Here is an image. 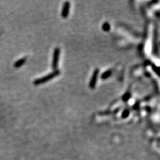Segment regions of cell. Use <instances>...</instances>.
<instances>
[{
	"mask_svg": "<svg viewBox=\"0 0 160 160\" xmlns=\"http://www.w3.org/2000/svg\"><path fill=\"white\" fill-rule=\"evenodd\" d=\"M59 74H60V71H59V70H54L53 72L50 73H49L48 75H46L45 76H43V77H41V78L36 79L34 82H33V83H34V85H41L42 84V83H46V82L50 81L52 79L55 78V77L58 76Z\"/></svg>",
	"mask_w": 160,
	"mask_h": 160,
	"instance_id": "6da1fadb",
	"label": "cell"
},
{
	"mask_svg": "<svg viewBox=\"0 0 160 160\" xmlns=\"http://www.w3.org/2000/svg\"><path fill=\"white\" fill-rule=\"evenodd\" d=\"M59 56H60V48H56L53 53V58H52V67L53 70H58V63L59 60Z\"/></svg>",
	"mask_w": 160,
	"mask_h": 160,
	"instance_id": "7a4b0ae2",
	"label": "cell"
},
{
	"mask_svg": "<svg viewBox=\"0 0 160 160\" xmlns=\"http://www.w3.org/2000/svg\"><path fill=\"white\" fill-rule=\"evenodd\" d=\"M99 69H95L93 71V74H92V77H91L90 82H89V87L91 88V89H94L96 86L97 83H98V77H99Z\"/></svg>",
	"mask_w": 160,
	"mask_h": 160,
	"instance_id": "3957f363",
	"label": "cell"
},
{
	"mask_svg": "<svg viewBox=\"0 0 160 160\" xmlns=\"http://www.w3.org/2000/svg\"><path fill=\"white\" fill-rule=\"evenodd\" d=\"M70 10V2H65L64 3L61 10V16L63 18H67L69 16Z\"/></svg>",
	"mask_w": 160,
	"mask_h": 160,
	"instance_id": "277c9868",
	"label": "cell"
},
{
	"mask_svg": "<svg viewBox=\"0 0 160 160\" xmlns=\"http://www.w3.org/2000/svg\"><path fill=\"white\" fill-rule=\"evenodd\" d=\"M25 61H26V58L25 57L18 59V61L14 63V67H21L25 64Z\"/></svg>",
	"mask_w": 160,
	"mask_h": 160,
	"instance_id": "5b68a950",
	"label": "cell"
},
{
	"mask_svg": "<svg viewBox=\"0 0 160 160\" xmlns=\"http://www.w3.org/2000/svg\"><path fill=\"white\" fill-rule=\"evenodd\" d=\"M112 74V70H109L105 71V72H104L102 73V75L101 76V79L103 80H105L107 79H108L110 76Z\"/></svg>",
	"mask_w": 160,
	"mask_h": 160,
	"instance_id": "8992f818",
	"label": "cell"
},
{
	"mask_svg": "<svg viewBox=\"0 0 160 160\" xmlns=\"http://www.w3.org/2000/svg\"><path fill=\"white\" fill-rule=\"evenodd\" d=\"M131 98V93L129 92H127L123 95L122 97V100L123 101H128L129 99Z\"/></svg>",
	"mask_w": 160,
	"mask_h": 160,
	"instance_id": "52a82bcc",
	"label": "cell"
},
{
	"mask_svg": "<svg viewBox=\"0 0 160 160\" xmlns=\"http://www.w3.org/2000/svg\"><path fill=\"white\" fill-rule=\"evenodd\" d=\"M102 28H103V30H104V31H110V24H109V23H107V22L104 23V24H103Z\"/></svg>",
	"mask_w": 160,
	"mask_h": 160,
	"instance_id": "ba28073f",
	"label": "cell"
},
{
	"mask_svg": "<svg viewBox=\"0 0 160 160\" xmlns=\"http://www.w3.org/2000/svg\"><path fill=\"white\" fill-rule=\"evenodd\" d=\"M129 110H125L124 111H123V113H122V118L125 119V118H127L128 116H129Z\"/></svg>",
	"mask_w": 160,
	"mask_h": 160,
	"instance_id": "9c48e42d",
	"label": "cell"
}]
</instances>
